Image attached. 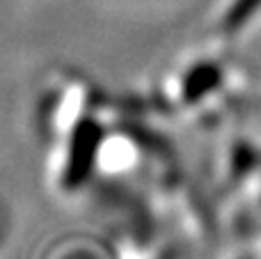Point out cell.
Segmentation results:
<instances>
[{
	"instance_id": "1",
	"label": "cell",
	"mask_w": 261,
	"mask_h": 259,
	"mask_svg": "<svg viewBox=\"0 0 261 259\" xmlns=\"http://www.w3.org/2000/svg\"><path fill=\"white\" fill-rule=\"evenodd\" d=\"M261 16V0H225L211 21V37L216 44L225 46L243 30L252 28Z\"/></svg>"
},
{
	"instance_id": "2",
	"label": "cell",
	"mask_w": 261,
	"mask_h": 259,
	"mask_svg": "<svg viewBox=\"0 0 261 259\" xmlns=\"http://www.w3.org/2000/svg\"><path fill=\"white\" fill-rule=\"evenodd\" d=\"M5 216H3V211H0V241H3V234H5Z\"/></svg>"
}]
</instances>
